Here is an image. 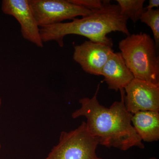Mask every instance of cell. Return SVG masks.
Segmentation results:
<instances>
[{
  "label": "cell",
  "instance_id": "obj_1",
  "mask_svg": "<svg viewBox=\"0 0 159 159\" xmlns=\"http://www.w3.org/2000/svg\"><path fill=\"white\" fill-rule=\"evenodd\" d=\"M99 85L92 98L80 99L81 107L72 113V118H86L88 129L97 139L99 145L122 151L134 146L144 148L142 139L132 124L133 114L125 107L124 89L120 90L121 100L106 107L100 104L97 99Z\"/></svg>",
  "mask_w": 159,
  "mask_h": 159
},
{
  "label": "cell",
  "instance_id": "obj_11",
  "mask_svg": "<svg viewBox=\"0 0 159 159\" xmlns=\"http://www.w3.org/2000/svg\"><path fill=\"white\" fill-rule=\"evenodd\" d=\"M121 14L136 23L145 11V0H117Z\"/></svg>",
  "mask_w": 159,
  "mask_h": 159
},
{
  "label": "cell",
  "instance_id": "obj_12",
  "mask_svg": "<svg viewBox=\"0 0 159 159\" xmlns=\"http://www.w3.org/2000/svg\"><path fill=\"white\" fill-rule=\"evenodd\" d=\"M140 20L151 29L153 33L154 40L157 49L159 45V9L145 10Z\"/></svg>",
  "mask_w": 159,
  "mask_h": 159
},
{
  "label": "cell",
  "instance_id": "obj_16",
  "mask_svg": "<svg viewBox=\"0 0 159 159\" xmlns=\"http://www.w3.org/2000/svg\"><path fill=\"white\" fill-rule=\"evenodd\" d=\"M149 159H157L156 158H155V157H152V158H150Z\"/></svg>",
  "mask_w": 159,
  "mask_h": 159
},
{
  "label": "cell",
  "instance_id": "obj_8",
  "mask_svg": "<svg viewBox=\"0 0 159 159\" xmlns=\"http://www.w3.org/2000/svg\"><path fill=\"white\" fill-rule=\"evenodd\" d=\"M73 59L86 73L100 76L109 57L114 52L112 47L104 44L85 41L74 47Z\"/></svg>",
  "mask_w": 159,
  "mask_h": 159
},
{
  "label": "cell",
  "instance_id": "obj_14",
  "mask_svg": "<svg viewBox=\"0 0 159 159\" xmlns=\"http://www.w3.org/2000/svg\"><path fill=\"white\" fill-rule=\"evenodd\" d=\"M159 6V0H150L148 6L145 8V10L153 9V8H158Z\"/></svg>",
  "mask_w": 159,
  "mask_h": 159
},
{
  "label": "cell",
  "instance_id": "obj_7",
  "mask_svg": "<svg viewBox=\"0 0 159 159\" xmlns=\"http://www.w3.org/2000/svg\"><path fill=\"white\" fill-rule=\"evenodd\" d=\"M2 10L3 13L11 16L19 23L24 39L39 48H43L40 28L31 10L29 0H3Z\"/></svg>",
  "mask_w": 159,
  "mask_h": 159
},
{
  "label": "cell",
  "instance_id": "obj_5",
  "mask_svg": "<svg viewBox=\"0 0 159 159\" xmlns=\"http://www.w3.org/2000/svg\"><path fill=\"white\" fill-rule=\"evenodd\" d=\"M29 2L40 28L78 16L84 17L93 11L69 0H29Z\"/></svg>",
  "mask_w": 159,
  "mask_h": 159
},
{
  "label": "cell",
  "instance_id": "obj_10",
  "mask_svg": "<svg viewBox=\"0 0 159 159\" xmlns=\"http://www.w3.org/2000/svg\"><path fill=\"white\" fill-rule=\"evenodd\" d=\"M132 124L142 141L152 142L159 139L158 111H141L133 114Z\"/></svg>",
  "mask_w": 159,
  "mask_h": 159
},
{
  "label": "cell",
  "instance_id": "obj_2",
  "mask_svg": "<svg viewBox=\"0 0 159 159\" xmlns=\"http://www.w3.org/2000/svg\"><path fill=\"white\" fill-rule=\"evenodd\" d=\"M128 19L121 14L118 5L111 4L110 1H107L102 8L93 11L82 18L40 28V34L43 43L53 41L61 48L64 46V38L69 34L81 35L93 42L112 47V41L107 34L119 31L127 36L130 35L127 26Z\"/></svg>",
  "mask_w": 159,
  "mask_h": 159
},
{
  "label": "cell",
  "instance_id": "obj_13",
  "mask_svg": "<svg viewBox=\"0 0 159 159\" xmlns=\"http://www.w3.org/2000/svg\"><path fill=\"white\" fill-rule=\"evenodd\" d=\"M69 2L77 6H82L91 11H95L102 8L107 1L100 0H69Z\"/></svg>",
  "mask_w": 159,
  "mask_h": 159
},
{
  "label": "cell",
  "instance_id": "obj_3",
  "mask_svg": "<svg viewBox=\"0 0 159 159\" xmlns=\"http://www.w3.org/2000/svg\"><path fill=\"white\" fill-rule=\"evenodd\" d=\"M119 48L134 79L159 85V58L154 40L149 34H130L119 42Z\"/></svg>",
  "mask_w": 159,
  "mask_h": 159
},
{
  "label": "cell",
  "instance_id": "obj_4",
  "mask_svg": "<svg viewBox=\"0 0 159 159\" xmlns=\"http://www.w3.org/2000/svg\"><path fill=\"white\" fill-rule=\"evenodd\" d=\"M98 145L83 122L74 130L61 132L58 144L44 159H102L96 153Z\"/></svg>",
  "mask_w": 159,
  "mask_h": 159
},
{
  "label": "cell",
  "instance_id": "obj_9",
  "mask_svg": "<svg viewBox=\"0 0 159 159\" xmlns=\"http://www.w3.org/2000/svg\"><path fill=\"white\" fill-rule=\"evenodd\" d=\"M101 76L108 89L116 91L125 89L134 79L120 52L112 53L102 68Z\"/></svg>",
  "mask_w": 159,
  "mask_h": 159
},
{
  "label": "cell",
  "instance_id": "obj_6",
  "mask_svg": "<svg viewBox=\"0 0 159 159\" xmlns=\"http://www.w3.org/2000/svg\"><path fill=\"white\" fill-rule=\"evenodd\" d=\"M124 102L128 112L159 111V85L134 79L124 89Z\"/></svg>",
  "mask_w": 159,
  "mask_h": 159
},
{
  "label": "cell",
  "instance_id": "obj_15",
  "mask_svg": "<svg viewBox=\"0 0 159 159\" xmlns=\"http://www.w3.org/2000/svg\"><path fill=\"white\" fill-rule=\"evenodd\" d=\"M2 100L1 99V98H0V108H1V106H2ZM2 147V145H1V143H0V148Z\"/></svg>",
  "mask_w": 159,
  "mask_h": 159
}]
</instances>
